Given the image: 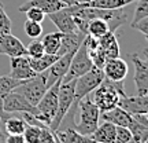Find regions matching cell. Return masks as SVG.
<instances>
[{
	"mask_svg": "<svg viewBox=\"0 0 148 143\" xmlns=\"http://www.w3.org/2000/svg\"><path fill=\"white\" fill-rule=\"evenodd\" d=\"M66 6L67 4H64L62 0H26L23 4H21L18 7V11L25 12L27 8L36 7L38 10H41L45 15H48V14H52L55 11L62 10Z\"/></svg>",
	"mask_w": 148,
	"mask_h": 143,
	"instance_id": "16",
	"label": "cell"
},
{
	"mask_svg": "<svg viewBox=\"0 0 148 143\" xmlns=\"http://www.w3.org/2000/svg\"><path fill=\"white\" fill-rule=\"evenodd\" d=\"M74 91H75V80H70V81H62L59 85V92H58V107H56V114L53 117V120L49 124V128L52 131H56L59 125L62 124L64 117L67 116L69 110L74 105L75 96H74Z\"/></svg>",
	"mask_w": 148,
	"mask_h": 143,
	"instance_id": "3",
	"label": "cell"
},
{
	"mask_svg": "<svg viewBox=\"0 0 148 143\" xmlns=\"http://www.w3.org/2000/svg\"><path fill=\"white\" fill-rule=\"evenodd\" d=\"M147 118H148V113H147Z\"/></svg>",
	"mask_w": 148,
	"mask_h": 143,
	"instance_id": "45",
	"label": "cell"
},
{
	"mask_svg": "<svg viewBox=\"0 0 148 143\" xmlns=\"http://www.w3.org/2000/svg\"><path fill=\"white\" fill-rule=\"evenodd\" d=\"M132 61L134 65V84L137 88L138 95H148V65L137 54L132 55Z\"/></svg>",
	"mask_w": 148,
	"mask_h": 143,
	"instance_id": "10",
	"label": "cell"
},
{
	"mask_svg": "<svg viewBox=\"0 0 148 143\" xmlns=\"http://www.w3.org/2000/svg\"><path fill=\"white\" fill-rule=\"evenodd\" d=\"M143 143H148V140H145V142H143Z\"/></svg>",
	"mask_w": 148,
	"mask_h": 143,
	"instance_id": "42",
	"label": "cell"
},
{
	"mask_svg": "<svg viewBox=\"0 0 148 143\" xmlns=\"http://www.w3.org/2000/svg\"><path fill=\"white\" fill-rule=\"evenodd\" d=\"M0 54L7 55V57H19V55H27L25 44L14 36L12 33L7 35H0Z\"/></svg>",
	"mask_w": 148,
	"mask_h": 143,
	"instance_id": "13",
	"label": "cell"
},
{
	"mask_svg": "<svg viewBox=\"0 0 148 143\" xmlns=\"http://www.w3.org/2000/svg\"><path fill=\"white\" fill-rule=\"evenodd\" d=\"M40 132H41V127L26 124V125H25V131H23L22 135H23V138H25V142L26 143H38Z\"/></svg>",
	"mask_w": 148,
	"mask_h": 143,
	"instance_id": "28",
	"label": "cell"
},
{
	"mask_svg": "<svg viewBox=\"0 0 148 143\" xmlns=\"http://www.w3.org/2000/svg\"><path fill=\"white\" fill-rule=\"evenodd\" d=\"M59 58V55L56 54H44L42 57L40 58H29V64L32 66V69L36 72V73H42V72H45V70L49 69V66Z\"/></svg>",
	"mask_w": 148,
	"mask_h": 143,
	"instance_id": "23",
	"label": "cell"
},
{
	"mask_svg": "<svg viewBox=\"0 0 148 143\" xmlns=\"http://www.w3.org/2000/svg\"><path fill=\"white\" fill-rule=\"evenodd\" d=\"M92 143H99V142H92Z\"/></svg>",
	"mask_w": 148,
	"mask_h": 143,
	"instance_id": "43",
	"label": "cell"
},
{
	"mask_svg": "<svg viewBox=\"0 0 148 143\" xmlns=\"http://www.w3.org/2000/svg\"><path fill=\"white\" fill-rule=\"evenodd\" d=\"M62 81H56L53 85H51L45 94L42 95L40 102L36 105L37 110H38V117L37 120L44 122L45 125L49 127L51 121L56 114V107H58V92H59V85Z\"/></svg>",
	"mask_w": 148,
	"mask_h": 143,
	"instance_id": "5",
	"label": "cell"
},
{
	"mask_svg": "<svg viewBox=\"0 0 148 143\" xmlns=\"http://www.w3.org/2000/svg\"><path fill=\"white\" fill-rule=\"evenodd\" d=\"M71 111V127L79 133L90 136L100 122V110L89 95L84 96L78 102H74Z\"/></svg>",
	"mask_w": 148,
	"mask_h": 143,
	"instance_id": "1",
	"label": "cell"
},
{
	"mask_svg": "<svg viewBox=\"0 0 148 143\" xmlns=\"http://www.w3.org/2000/svg\"><path fill=\"white\" fill-rule=\"evenodd\" d=\"M12 114L14 113H11L4 120V129L7 133H23L26 122L23 121L21 116H12Z\"/></svg>",
	"mask_w": 148,
	"mask_h": 143,
	"instance_id": "26",
	"label": "cell"
},
{
	"mask_svg": "<svg viewBox=\"0 0 148 143\" xmlns=\"http://www.w3.org/2000/svg\"><path fill=\"white\" fill-rule=\"evenodd\" d=\"M118 106L126 110L129 114H147L148 113V95L122 96Z\"/></svg>",
	"mask_w": 148,
	"mask_h": 143,
	"instance_id": "15",
	"label": "cell"
},
{
	"mask_svg": "<svg viewBox=\"0 0 148 143\" xmlns=\"http://www.w3.org/2000/svg\"><path fill=\"white\" fill-rule=\"evenodd\" d=\"M115 131L116 125L112 122L101 121V124L99 122L95 132L90 135V138L99 143H115Z\"/></svg>",
	"mask_w": 148,
	"mask_h": 143,
	"instance_id": "20",
	"label": "cell"
},
{
	"mask_svg": "<svg viewBox=\"0 0 148 143\" xmlns=\"http://www.w3.org/2000/svg\"><path fill=\"white\" fill-rule=\"evenodd\" d=\"M49 19L53 22V25L59 29V32L62 33H73L77 32L78 29L75 26L73 14H71V7L66 6L62 10L55 11L52 14H48Z\"/></svg>",
	"mask_w": 148,
	"mask_h": 143,
	"instance_id": "12",
	"label": "cell"
},
{
	"mask_svg": "<svg viewBox=\"0 0 148 143\" xmlns=\"http://www.w3.org/2000/svg\"><path fill=\"white\" fill-rule=\"evenodd\" d=\"M110 32V26L108 22L101 19V18H95L90 19L88 23V35L95 39H100L101 36H104L106 33Z\"/></svg>",
	"mask_w": 148,
	"mask_h": 143,
	"instance_id": "25",
	"label": "cell"
},
{
	"mask_svg": "<svg viewBox=\"0 0 148 143\" xmlns=\"http://www.w3.org/2000/svg\"><path fill=\"white\" fill-rule=\"evenodd\" d=\"M62 37H63L62 32H51V33H47L45 36H42L41 43L44 46L45 53L56 54L58 55V51L60 48V44H62Z\"/></svg>",
	"mask_w": 148,
	"mask_h": 143,
	"instance_id": "24",
	"label": "cell"
},
{
	"mask_svg": "<svg viewBox=\"0 0 148 143\" xmlns=\"http://www.w3.org/2000/svg\"><path fill=\"white\" fill-rule=\"evenodd\" d=\"M86 37V35L82 32H73V33H63V37H62V44H60V48L58 51V55H63L66 53H70V51H75L77 48L81 46V43L84 41V39Z\"/></svg>",
	"mask_w": 148,
	"mask_h": 143,
	"instance_id": "21",
	"label": "cell"
},
{
	"mask_svg": "<svg viewBox=\"0 0 148 143\" xmlns=\"http://www.w3.org/2000/svg\"><path fill=\"white\" fill-rule=\"evenodd\" d=\"M7 33H12V22L10 17L7 15L3 4L0 3V35H7Z\"/></svg>",
	"mask_w": 148,
	"mask_h": 143,
	"instance_id": "31",
	"label": "cell"
},
{
	"mask_svg": "<svg viewBox=\"0 0 148 143\" xmlns=\"http://www.w3.org/2000/svg\"><path fill=\"white\" fill-rule=\"evenodd\" d=\"M97 40H99V48L104 54L106 59L119 57V44H118V40H116V36L114 32L106 33L104 36H101Z\"/></svg>",
	"mask_w": 148,
	"mask_h": 143,
	"instance_id": "19",
	"label": "cell"
},
{
	"mask_svg": "<svg viewBox=\"0 0 148 143\" xmlns=\"http://www.w3.org/2000/svg\"><path fill=\"white\" fill-rule=\"evenodd\" d=\"M134 1L137 0H90L88 3H81V6L104 8V10H116V8H125L126 6L132 4Z\"/></svg>",
	"mask_w": 148,
	"mask_h": 143,
	"instance_id": "22",
	"label": "cell"
},
{
	"mask_svg": "<svg viewBox=\"0 0 148 143\" xmlns=\"http://www.w3.org/2000/svg\"><path fill=\"white\" fill-rule=\"evenodd\" d=\"M75 51H70V53H66L63 55H60L49 66V69L47 70V87L48 88L55 84L56 81H62L63 80V77L66 76V73H67V70L70 68V62H71Z\"/></svg>",
	"mask_w": 148,
	"mask_h": 143,
	"instance_id": "9",
	"label": "cell"
},
{
	"mask_svg": "<svg viewBox=\"0 0 148 143\" xmlns=\"http://www.w3.org/2000/svg\"><path fill=\"white\" fill-rule=\"evenodd\" d=\"M5 143H26L22 133H8Z\"/></svg>",
	"mask_w": 148,
	"mask_h": 143,
	"instance_id": "37",
	"label": "cell"
},
{
	"mask_svg": "<svg viewBox=\"0 0 148 143\" xmlns=\"http://www.w3.org/2000/svg\"><path fill=\"white\" fill-rule=\"evenodd\" d=\"M144 17H148V0H137V6L134 8V15H133V22H137Z\"/></svg>",
	"mask_w": 148,
	"mask_h": 143,
	"instance_id": "33",
	"label": "cell"
},
{
	"mask_svg": "<svg viewBox=\"0 0 148 143\" xmlns=\"http://www.w3.org/2000/svg\"><path fill=\"white\" fill-rule=\"evenodd\" d=\"M7 131L4 129V121L0 122V143H5L7 140Z\"/></svg>",
	"mask_w": 148,
	"mask_h": 143,
	"instance_id": "38",
	"label": "cell"
},
{
	"mask_svg": "<svg viewBox=\"0 0 148 143\" xmlns=\"http://www.w3.org/2000/svg\"><path fill=\"white\" fill-rule=\"evenodd\" d=\"M64 4H67V6H73V4H77L75 3V0H62Z\"/></svg>",
	"mask_w": 148,
	"mask_h": 143,
	"instance_id": "39",
	"label": "cell"
},
{
	"mask_svg": "<svg viewBox=\"0 0 148 143\" xmlns=\"http://www.w3.org/2000/svg\"><path fill=\"white\" fill-rule=\"evenodd\" d=\"M26 51L29 58H40L45 54L44 46H42L41 40H38V39H33V41L26 47Z\"/></svg>",
	"mask_w": 148,
	"mask_h": 143,
	"instance_id": "30",
	"label": "cell"
},
{
	"mask_svg": "<svg viewBox=\"0 0 148 143\" xmlns=\"http://www.w3.org/2000/svg\"><path fill=\"white\" fill-rule=\"evenodd\" d=\"M95 65L92 62L89 53H88V47H86V41L81 43V46L77 48V51L74 53L73 59L70 62V68L67 70L66 76L63 77L62 81H70V80H75L77 77L85 74L86 72H89Z\"/></svg>",
	"mask_w": 148,
	"mask_h": 143,
	"instance_id": "6",
	"label": "cell"
},
{
	"mask_svg": "<svg viewBox=\"0 0 148 143\" xmlns=\"http://www.w3.org/2000/svg\"><path fill=\"white\" fill-rule=\"evenodd\" d=\"M130 26H132L133 29H137L138 32H141L148 40V17H144L141 19H138L137 22L130 23Z\"/></svg>",
	"mask_w": 148,
	"mask_h": 143,
	"instance_id": "36",
	"label": "cell"
},
{
	"mask_svg": "<svg viewBox=\"0 0 148 143\" xmlns=\"http://www.w3.org/2000/svg\"><path fill=\"white\" fill-rule=\"evenodd\" d=\"M23 30L26 33L27 37L30 39H38L42 35V25L40 22H33L27 19L23 25Z\"/></svg>",
	"mask_w": 148,
	"mask_h": 143,
	"instance_id": "29",
	"label": "cell"
},
{
	"mask_svg": "<svg viewBox=\"0 0 148 143\" xmlns=\"http://www.w3.org/2000/svg\"><path fill=\"white\" fill-rule=\"evenodd\" d=\"M100 120L112 122L116 127H129V124L132 121V114H129L122 107L115 106L110 110L100 111Z\"/></svg>",
	"mask_w": 148,
	"mask_h": 143,
	"instance_id": "18",
	"label": "cell"
},
{
	"mask_svg": "<svg viewBox=\"0 0 148 143\" xmlns=\"http://www.w3.org/2000/svg\"><path fill=\"white\" fill-rule=\"evenodd\" d=\"M130 143H134V142H133V140H132V142H130Z\"/></svg>",
	"mask_w": 148,
	"mask_h": 143,
	"instance_id": "44",
	"label": "cell"
},
{
	"mask_svg": "<svg viewBox=\"0 0 148 143\" xmlns=\"http://www.w3.org/2000/svg\"><path fill=\"white\" fill-rule=\"evenodd\" d=\"M144 61H145V64L148 65V50H145V51H144Z\"/></svg>",
	"mask_w": 148,
	"mask_h": 143,
	"instance_id": "40",
	"label": "cell"
},
{
	"mask_svg": "<svg viewBox=\"0 0 148 143\" xmlns=\"http://www.w3.org/2000/svg\"><path fill=\"white\" fill-rule=\"evenodd\" d=\"M88 1H90V0H75V3H77V4H81V3H88Z\"/></svg>",
	"mask_w": 148,
	"mask_h": 143,
	"instance_id": "41",
	"label": "cell"
},
{
	"mask_svg": "<svg viewBox=\"0 0 148 143\" xmlns=\"http://www.w3.org/2000/svg\"><path fill=\"white\" fill-rule=\"evenodd\" d=\"M47 90V70H45L42 73H37L32 79L22 81L14 91L23 95L33 106H36Z\"/></svg>",
	"mask_w": 148,
	"mask_h": 143,
	"instance_id": "4",
	"label": "cell"
},
{
	"mask_svg": "<svg viewBox=\"0 0 148 143\" xmlns=\"http://www.w3.org/2000/svg\"><path fill=\"white\" fill-rule=\"evenodd\" d=\"M122 96H126L123 90V81H111L104 79L95 90L92 101L95 102L100 111H106L118 106Z\"/></svg>",
	"mask_w": 148,
	"mask_h": 143,
	"instance_id": "2",
	"label": "cell"
},
{
	"mask_svg": "<svg viewBox=\"0 0 148 143\" xmlns=\"http://www.w3.org/2000/svg\"><path fill=\"white\" fill-rule=\"evenodd\" d=\"M101 69H103L104 77L107 80H111V81H123L125 77L127 76L129 66H127V64L123 59H121L118 57V58L106 59V62H104Z\"/></svg>",
	"mask_w": 148,
	"mask_h": 143,
	"instance_id": "11",
	"label": "cell"
},
{
	"mask_svg": "<svg viewBox=\"0 0 148 143\" xmlns=\"http://www.w3.org/2000/svg\"><path fill=\"white\" fill-rule=\"evenodd\" d=\"M21 83L22 81H19V80L12 79L10 74L8 76H0V98H3L8 92L14 91Z\"/></svg>",
	"mask_w": 148,
	"mask_h": 143,
	"instance_id": "27",
	"label": "cell"
},
{
	"mask_svg": "<svg viewBox=\"0 0 148 143\" xmlns=\"http://www.w3.org/2000/svg\"><path fill=\"white\" fill-rule=\"evenodd\" d=\"M38 143H56V136L49 127H42L40 132Z\"/></svg>",
	"mask_w": 148,
	"mask_h": 143,
	"instance_id": "35",
	"label": "cell"
},
{
	"mask_svg": "<svg viewBox=\"0 0 148 143\" xmlns=\"http://www.w3.org/2000/svg\"><path fill=\"white\" fill-rule=\"evenodd\" d=\"M11 59V70L10 76L12 79L25 81L36 76V72L32 69V66L29 64L27 55H19V57H12Z\"/></svg>",
	"mask_w": 148,
	"mask_h": 143,
	"instance_id": "14",
	"label": "cell"
},
{
	"mask_svg": "<svg viewBox=\"0 0 148 143\" xmlns=\"http://www.w3.org/2000/svg\"><path fill=\"white\" fill-rule=\"evenodd\" d=\"M3 109L7 113H30L36 118L38 117L37 107L33 106L25 96L16 91H11L3 96Z\"/></svg>",
	"mask_w": 148,
	"mask_h": 143,
	"instance_id": "8",
	"label": "cell"
},
{
	"mask_svg": "<svg viewBox=\"0 0 148 143\" xmlns=\"http://www.w3.org/2000/svg\"><path fill=\"white\" fill-rule=\"evenodd\" d=\"M56 138L59 139L60 143H92L95 142L90 136H86V135H82L79 133L77 129H74L71 125H67V127H60L53 131Z\"/></svg>",
	"mask_w": 148,
	"mask_h": 143,
	"instance_id": "17",
	"label": "cell"
},
{
	"mask_svg": "<svg viewBox=\"0 0 148 143\" xmlns=\"http://www.w3.org/2000/svg\"><path fill=\"white\" fill-rule=\"evenodd\" d=\"M133 140V135L127 127H116L115 143H130Z\"/></svg>",
	"mask_w": 148,
	"mask_h": 143,
	"instance_id": "32",
	"label": "cell"
},
{
	"mask_svg": "<svg viewBox=\"0 0 148 143\" xmlns=\"http://www.w3.org/2000/svg\"><path fill=\"white\" fill-rule=\"evenodd\" d=\"M25 15H26V19L29 21H33V22H40L41 23L45 18V14L42 12L41 10H38L36 7H30L25 11Z\"/></svg>",
	"mask_w": 148,
	"mask_h": 143,
	"instance_id": "34",
	"label": "cell"
},
{
	"mask_svg": "<svg viewBox=\"0 0 148 143\" xmlns=\"http://www.w3.org/2000/svg\"><path fill=\"white\" fill-rule=\"evenodd\" d=\"M104 79L106 77H104L103 69L97 68V66H93L89 72L77 77L75 79V91H74L75 101L74 102H78L84 96L89 95L92 91H95L101 84V81Z\"/></svg>",
	"mask_w": 148,
	"mask_h": 143,
	"instance_id": "7",
	"label": "cell"
}]
</instances>
